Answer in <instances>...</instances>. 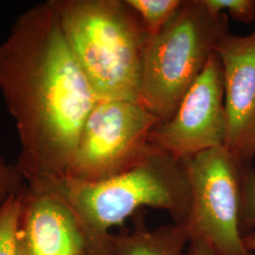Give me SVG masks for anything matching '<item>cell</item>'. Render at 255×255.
<instances>
[{"mask_svg":"<svg viewBox=\"0 0 255 255\" xmlns=\"http://www.w3.org/2000/svg\"><path fill=\"white\" fill-rule=\"evenodd\" d=\"M131 231L112 234L114 255H186L189 238L178 224L146 228L144 211L133 217Z\"/></svg>","mask_w":255,"mask_h":255,"instance_id":"30bf717a","label":"cell"},{"mask_svg":"<svg viewBox=\"0 0 255 255\" xmlns=\"http://www.w3.org/2000/svg\"><path fill=\"white\" fill-rule=\"evenodd\" d=\"M186 255H219L211 247L201 241H192L189 243Z\"/></svg>","mask_w":255,"mask_h":255,"instance_id":"2e32d148","label":"cell"},{"mask_svg":"<svg viewBox=\"0 0 255 255\" xmlns=\"http://www.w3.org/2000/svg\"><path fill=\"white\" fill-rule=\"evenodd\" d=\"M225 130L223 70L216 52L185 93L172 117L155 125L148 144L183 161L224 146Z\"/></svg>","mask_w":255,"mask_h":255,"instance_id":"52a82bcc","label":"cell"},{"mask_svg":"<svg viewBox=\"0 0 255 255\" xmlns=\"http://www.w3.org/2000/svg\"><path fill=\"white\" fill-rule=\"evenodd\" d=\"M0 92L15 123L16 164L27 186L55 189L99 101L64 39L55 0L23 11L0 42Z\"/></svg>","mask_w":255,"mask_h":255,"instance_id":"6da1fadb","label":"cell"},{"mask_svg":"<svg viewBox=\"0 0 255 255\" xmlns=\"http://www.w3.org/2000/svg\"><path fill=\"white\" fill-rule=\"evenodd\" d=\"M216 52L224 81L223 146L248 167L255 157V30L247 35L229 32Z\"/></svg>","mask_w":255,"mask_h":255,"instance_id":"ba28073f","label":"cell"},{"mask_svg":"<svg viewBox=\"0 0 255 255\" xmlns=\"http://www.w3.org/2000/svg\"><path fill=\"white\" fill-rule=\"evenodd\" d=\"M56 189L79 220L90 255H114L112 229L146 207L168 213L173 223L181 226L190 203L182 161L151 146L124 173L101 182L64 180Z\"/></svg>","mask_w":255,"mask_h":255,"instance_id":"7a4b0ae2","label":"cell"},{"mask_svg":"<svg viewBox=\"0 0 255 255\" xmlns=\"http://www.w3.org/2000/svg\"><path fill=\"white\" fill-rule=\"evenodd\" d=\"M149 35H152L175 16L184 0H127Z\"/></svg>","mask_w":255,"mask_h":255,"instance_id":"8fae6325","label":"cell"},{"mask_svg":"<svg viewBox=\"0 0 255 255\" xmlns=\"http://www.w3.org/2000/svg\"><path fill=\"white\" fill-rule=\"evenodd\" d=\"M17 255H90L81 224L58 189L26 185L16 230Z\"/></svg>","mask_w":255,"mask_h":255,"instance_id":"9c48e42d","label":"cell"},{"mask_svg":"<svg viewBox=\"0 0 255 255\" xmlns=\"http://www.w3.org/2000/svg\"><path fill=\"white\" fill-rule=\"evenodd\" d=\"M160 121L139 102L99 101L86 119L65 180L101 182L136 165Z\"/></svg>","mask_w":255,"mask_h":255,"instance_id":"8992f818","label":"cell"},{"mask_svg":"<svg viewBox=\"0 0 255 255\" xmlns=\"http://www.w3.org/2000/svg\"><path fill=\"white\" fill-rule=\"evenodd\" d=\"M21 195L10 198L0 208V255H17L15 230L20 212Z\"/></svg>","mask_w":255,"mask_h":255,"instance_id":"7c38bea8","label":"cell"},{"mask_svg":"<svg viewBox=\"0 0 255 255\" xmlns=\"http://www.w3.org/2000/svg\"><path fill=\"white\" fill-rule=\"evenodd\" d=\"M26 185V180L16 163H9L0 156V208L10 198L22 194Z\"/></svg>","mask_w":255,"mask_h":255,"instance_id":"4fadbf2b","label":"cell"},{"mask_svg":"<svg viewBox=\"0 0 255 255\" xmlns=\"http://www.w3.org/2000/svg\"><path fill=\"white\" fill-rule=\"evenodd\" d=\"M64 39L99 101L140 103L149 34L127 0H55Z\"/></svg>","mask_w":255,"mask_h":255,"instance_id":"3957f363","label":"cell"},{"mask_svg":"<svg viewBox=\"0 0 255 255\" xmlns=\"http://www.w3.org/2000/svg\"><path fill=\"white\" fill-rule=\"evenodd\" d=\"M205 5L216 13L229 14L241 23L255 21V0H203Z\"/></svg>","mask_w":255,"mask_h":255,"instance_id":"5bb4252c","label":"cell"},{"mask_svg":"<svg viewBox=\"0 0 255 255\" xmlns=\"http://www.w3.org/2000/svg\"><path fill=\"white\" fill-rule=\"evenodd\" d=\"M243 227L244 231L255 228V169L250 166L244 177Z\"/></svg>","mask_w":255,"mask_h":255,"instance_id":"9a60e30c","label":"cell"},{"mask_svg":"<svg viewBox=\"0 0 255 255\" xmlns=\"http://www.w3.org/2000/svg\"><path fill=\"white\" fill-rule=\"evenodd\" d=\"M182 162L190 203L181 227L189 243L201 241L219 255H255L244 243V177L249 166L240 164L224 146Z\"/></svg>","mask_w":255,"mask_h":255,"instance_id":"5b68a950","label":"cell"},{"mask_svg":"<svg viewBox=\"0 0 255 255\" xmlns=\"http://www.w3.org/2000/svg\"><path fill=\"white\" fill-rule=\"evenodd\" d=\"M229 32L225 13L212 11L203 0H184L173 18L148 36L140 103L160 121L170 119Z\"/></svg>","mask_w":255,"mask_h":255,"instance_id":"277c9868","label":"cell"},{"mask_svg":"<svg viewBox=\"0 0 255 255\" xmlns=\"http://www.w3.org/2000/svg\"><path fill=\"white\" fill-rule=\"evenodd\" d=\"M244 243L248 251L255 255V232H249L245 234Z\"/></svg>","mask_w":255,"mask_h":255,"instance_id":"e0dca14e","label":"cell"}]
</instances>
